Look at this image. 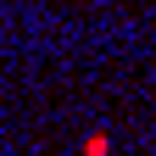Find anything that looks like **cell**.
<instances>
[{
    "mask_svg": "<svg viewBox=\"0 0 156 156\" xmlns=\"http://www.w3.org/2000/svg\"><path fill=\"white\" fill-rule=\"evenodd\" d=\"M84 156H106V134H89V140H84Z\"/></svg>",
    "mask_w": 156,
    "mask_h": 156,
    "instance_id": "1",
    "label": "cell"
}]
</instances>
